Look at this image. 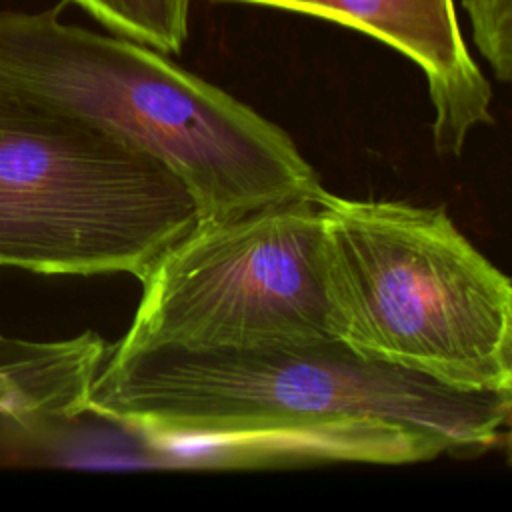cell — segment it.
Returning a JSON list of instances; mask_svg holds the SVG:
<instances>
[{
  "label": "cell",
  "mask_w": 512,
  "mask_h": 512,
  "mask_svg": "<svg viewBox=\"0 0 512 512\" xmlns=\"http://www.w3.org/2000/svg\"><path fill=\"white\" fill-rule=\"evenodd\" d=\"M88 412L222 464H412L494 448L512 388H456L338 338L258 348L108 344Z\"/></svg>",
  "instance_id": "obj_1"
},
{
  "label": "cell",
  "mask_w": 512,
  "mask_h": 512,
  "mask_svg": "<svg viewBox=\"0 0 512 512\" xmlns=\"http://www.w3.org/2000/svg\"><path fill=\"white\" fill-rule=\"evenodd\" d=\"M472 40L500 82L512 78V0H462Z\"/></svg>",
  "instance_id": "obj_9"
},
{
  "label": "cell",
  "mask_w": 512,
  "mask_h": 512,
  "mask_svg": "<svg viewBox=\"0 0 512 512\" xmlns=\"http://www.w3.org/2000/svg\"><path fill=\"white\" fill-rule=\"evenodd\" d=\"M198 222L194 196L156 158L0 94V266L142 282Z\"/></svg>",
  "instance_id": "obj_4"
},
{
  "label": "cell",
  "mask_w": 512,
  "mask_h": 512,
  "mask_svg": "<svg viewBox=\"0 0 512 512\" xmlns=\"http://www.w3.org/2000/svg\"><path fill=\"white\" fill-rule=\"evenodd\" d=\"M0 94L156 158L190 190L200 220L324 190L278 124L156 48L62 22L60 8L0 12Z\"/></svg>",
  "instance_id": "obj_2"
},
{
  "label": "cell",
  "mask_w": 512,
  "mask_h": 512,
  "mask_svg": "<svg viewBox=\"0 0 512 512\" xmlns=\"http://www.w3.org/2000/svg\"><path fill=\"white\" fill-rule=\"evenodd\" d=\"M332 20L360 30L426 76L432 136L442 156H460L472 128L492 124V88L462 38L454 0H232Z\"/></svg>",
  "instance_id": "obj_6"
},
{
  "label": "cell",
  "mask_w": 512,
  "mask_h": 512,
  "mask_svg": "<svg viewBox=\"0 0 512 512\" xmlns=\"http://www.w3.org/2000/svg\"><path fill=\"white\" fill-rule=\"evenodd\" d=\"M0 358V414L26 432H56L88 412L108 344L96 332L60 342H16Z\"/></svg>",
  "instance_id": "obj_7"
},
{
  "label": "cell",
  "mask_w": 512,
  "mask_h": 512,
  "mask_svg": "<svg viewBox=\"0 0 512 512\" xmlns=\"http://www.w3.org/2000/svg\"><path fill=\"white\" fill-rule=\"evenodd\" d=\"M118 36L164 54H178L188 40L192 0H72Z\"/></svg>",
  "instance_id": "obj_8"
},
{
  "label": "cell",
  "mask_w": 512,
  "mask_h": 512,
  "mask_svg": "<svg viewBox=\"0 0 512 512\" xmlns=\"http://www.w3.org/2000/svg\"><path fill=\"white\" fill-rule=\"evenodd\" d=\"M318 206L338 340L456 388H512V284L444 208L328 190Z\"/></svg>",
  "instance_id": "obj_3"
},
{
  "label": "cell",
  "mask_w": 512,
  "mask_h": 512,
  "mask_svg": "<svg viewBox=\"0 0 512 512\" xmlns=\"http://www.w3.org/2000/svg\"><path fill=\"white\" fill-rule=\"evenodd\" d=\"M318 200L200 220L148 270L126 334L140 350L258 348L336 338L322 280Z\"/></svg>",
  "instance_id": "obj_5"
}]
</instances>
